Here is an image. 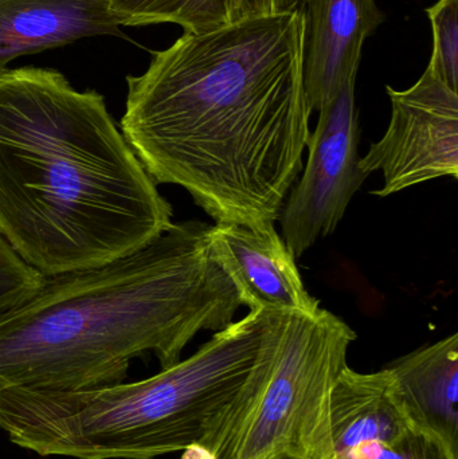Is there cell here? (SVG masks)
Returning a JSON list of instances; mask_svg holds the SVG:
<instances>
[{
	"instance_id": "cell-19",
	"label": "cell",
	"mask_w": 458,
	"mask_h": 459,
	"mask_svg": "<svg viewBox=\"0 0 458 459\" xmlns=\"http://www.w3.org/2000/svg\"><path fill=\"white\" fill-rule=\"evenodd\" d=\"M274 459H295V458H289V457H280V458H274Z\"/></svg>"
},
{
	"instance_id": "cell-3",
	"label": "cell",
	"mask_w": 458,
	"mask_h": 459,
	"mask_svg": "<svg viewBox=\"0 0 458 459\" xmlns=\"http://www.w3.org/2000/svg\"><path fill=\"white\" fill-rule=\"evenodd\" d=\"M209 230L174 223L128 255L45 275L0 317V391L120 385L134 359L153 353L169 368L199 332L230 325L241 301L212 255Z\"/></svg>"
},
{
	"instance_id": "cell-7",
	"label": "cell",
	"mask_w": 458,
	"mask_h": 459,
	"mask_svg": "<svg viewBox=\"0 0 458 459\" xmlns=\"http://www.w3.org/2000/svg\"><path fill=\"white\" fill-rule=\"evenodd\" d=\"M386 89L392 101L389 128L359 160L366 178L384 172V187L374 195L387 198L429 180L457 179L458 91L429 69L406 91Z\"/></svg>"
},
{
	"instance_id": "cell-2",
	"label": "cell",
	"mask_w": 458,
	"mask_h": 459,
	"mask_svg": "<svg viewBox=\"0 0 458 459\" xmlns=\"http://www.w3.org/2000/svg\"><path fill=\"white\" fill-rule=\"evenodd\" d=\"M171 204L96 91L54 69L0 73V234L43 275L140 250Z\"/></svg>"
},
{
	"instance_id": "cell-17",
	"label": "cell",
	"mask_w": 458,
	"mask_h": 459,
	"mask_svg": "<svg viewBox=\"0 0 458 459\" xmlns=\"http://www.w3.org/2000/svg\"><path fill=\"white\" fill-rule=\"evenodd\" d=\"M182 459H215L214 455L202 445H193L185 450Z\"/></svg>"
},
{
	"instance_id": "cell-8",
	"label": "cell",
	"mask_w": 458,
	"mask_h": 459,
	"mask_svg": "<svg viewBox=\"0 0 458 459\" xmlns=\"http://www.w3.org/2000/svg\"><path fill=\"white\" fill-rule=\"evenodd\" d=\"M335 459H457L409 414L394 375L347 367L331 398Z\"/></svg>"
},
{
	"instance_id": "cell-14",
	"label": "cell",
	"mask_w": 458,
	"mask_h": 459,
	"mask_svg": "<svg viewBox=\"0 0 458 459\" xmlns=\"http://www.w3.org/2000/svg\"><path fill=\"white\" fill-rule=\"evenodd\" d=\"M432 24L429 69L452 91H458V0H438L427 8Z\"/></svg>"
},
{
	"instance_id": "cell-5",
	"label": "cell",
	"mask_w": 458,
	"mask_h": 459,
	"mask_svg": "<svg viewBox=\"0 0 458 459\" xmlns=\"http://www.w3.org/2000/svg\"><path fill=\"white\" fill-rule=\"evenodd\" d=\"M355 340L354 329L330 310L287 313L202 446L215 459H335L331 398Z\"/></svg>"
},
{
	"instance_id": "cell-1",
	"label": "cell",
	"mask_w": 458,
	"mask_h": 459,
	"mask_svg": "<svg viewBox=\"0 0 458 459\" xmlns=\"http://www.w3.org/2000/svg\"><path fill=\"white\" fill-rule=\"evenodd\" d=\"M303 64V11L183 32L126 77L120 131L156 185L215 223H274L311 134Z\"/></svg>"
},
{
	"instance_id": "cell-15",
	"label": "cell",
	"mask_w": 458,
	"mask_h": 459,
	"mask_svg": "<svg viewBox=\"0 0 458 459\" xmlns=\"http://www.w3.org/2000/svg\"><path fill=\"white\" fill-rule=\"evenodd\" d=\"M43 277L0 234V317L29 299Z\"/></svg>"
},
{
	"instance_id": "cell-16",
	"label": "cell",
	"mask_w": 458,
	"mask_h": 459,
	"mask_svg": "<svg viewBox=\"0 0 458 459\" xmlns=\"http://www.w3.org/2000/svg\"><path fill=\"white\" fill-rule=\"evenodd\" d=\"M233 22L277 13L276 0H230Z\"/></svg>"
},
{
	"instance_id": "cell-13",
	"label": "cell",
	"mask_w": 458,
	"mask_h": 459,
	"mask_svg": "<svg viewBox=\"0 0 458 459\" xmlns=\"http://www.w3.org/2000/svg\"><path fill=\"white\" fill-rule=\"evenodd\" d=\"M123 26L174 23L202 32L233 22L230 0H107Z\"/></svg>"
},
{
	"instance_id": "cell-12",
	"label": "cell",
	"mask_w": 458,
	"mask_h": 459,
	"mask_svg": "<svg viewBox=\"0 0 458 459\" xmlns=\"http://www.w3.org/2000/svg\"><path fill=\"white\" fill-rule=\"evenodd\" d=\"M411 420L458 450V334L419 348L386 367Z\"/></svg>"
},
{
	"instance_id": "cell-4",
	"label": "cell",
	"mask_w": 458,
	"mask_h": 459,
	"mask_svg": "<svg viewBox=\"0 0 458 459\" xmlns=\"http://www.w3.org/2000/svg\"><path fill=\"white\" fill-rule=\"evenodd\" d=\"M250 310L193 356L134 383L85 391H0V429L39 455L155 459L202 445L284 324Z\"/></svg>"
},
{
	"instance_id": "cell-10",
	"label": "cell",
	"mask_w": 458,
	"mask_h": 459,
	"mask_svg": "<svg viewBox=\"0 0 458 459\" xmlns=\"http://www.w3.org/2000/svg\"><path fill=\"white\" fill-rule=\"evenodd\" d=\"M304 89L319 112L357 80L366 39L385 22L376 0H306Z\"/></svg>"
},
{
	"instance_id": "cell-9",
	"label": "cell",
	"mask_w": 458,
	"mask_h": 459,
	"mask_svg": "<svg viewBox=\"0 0 458 459\" xmlns=\"http://www.w3.org/2000/svg\"><path fill=\"white\" fill-rule=\"evenodd\" d=\"M212 255L250 310L316 315L320 304L309 294L274 223L261 226L215 223L209 230Z\"/></svg>"
},
{
	"instance_id": "cell-11",
	"label": "cell",
	"mask_w": 458,
	"mask_h": 459,
	"mask_svg": "<svg viewBox=\"0 0 458 459\" xmlns=\"http://www.w3.org/2000/svg\"><path fill=\"white\" fill-rule=\"evenodd\" d=\"M107 0H0V73L18 56L96 35H123Z\"/></svg>"
},
{
	"instance_id": "cell-18",
	"label": "cell",
	"mask_w": 458,
	"mask_h": 459,
	"mask_svg": "<svg viewBox=\"0 0 458 459\" xmlns=\"http://www.w3.org/2000/svg\"><path fill=\"white\" fill-rule=\"evenodd\" d=\"M306 0H276V11H303Z\"/></svg>"
},
{
	"instance_id": "cell-6",
	"label": "cell",
	"mask_w": 458,
	"mask_h": 459,
	"mask_svg": "<svg viewBox=\"0 0 458 459\" xmlns=\"http://www.w3.org/2000/svg\"><path fill=\"white\" fill-rule=\"evenodd\" d=\"M359 126L355 81L319 110L309 134L306 171L290 188L280 223L290 253L303 255L317 240L338 229L350 202L366 180L360 171Z\"/></svg>"
}]
</instances>
